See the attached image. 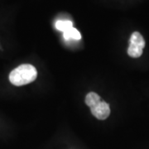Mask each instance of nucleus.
I'll use <instances>...</instances> for the list:
<instances>
[{
  "instance_id": "nucleus-1",
  "label": "nucleus",
  "mask_w": 149,
  "mask_h": 149,
  "mask_svg": "<svg viewBox=\"0 0 149 149\" xmlns=\"http://www.w3.org/2000/svg\"><path fill=\"white\" fill-rule=\"evenodd\" d=\"M37 71L36 68L29 64L19 65L9 74V80L13 85L22 86L32 83L37 79Z\"/></svg>"
},
{
  "instance_id": "nucleus-2",
  "label": "nucleus",
  "mask_w": 149,
  "mask_h": 149,
  "mask_svg": "<svg viewBox=\"0 0 149 149\" xmlns=\"http://www.w3.org/2000/svg\"><path fill=\"white\" fill-rule=\"evenodd\" d=\"M144 47L145 41L143 36L138 32H133L129 40V47L128 48V56L133 58L141 56Z\"/></svg>"
},
{
  "instance_id": "nucleus-3",
  "label": "nucleus",
  "mask_w": 149,
  "mask_h": 149,
  "mask_svg": "<svg viewBox=\"0 0 149 149\" xmlns=\"http://www.w3.org/2000/svg\"><path fill=\"white\" fill-rule=\"evenodd\" d=\"M91 110L92 114L100 120L106 119L110 114V108L109 104L102 100L98 102L94 106L91 107Z\"/></svg>"
},
{
  "instance_id": "nucleus-4",
  "label": "nucleus",
  "mask_w": 149,
  "mask_h": 149,
  "mask_svg": "<svg viewBox=\"0 0 149 149\" xmlns=\"http://www.w3.org/2000/svg\"><path fill=\"white\" fill-rule=\"evenodd\" d=\"M63 37L65 41H70V40H80L81 39V35L80 32L74 27H70L67 31L63 32Z\"/></svg>"
},
{
  "instance_id": "nucleus-5",
  "label": "nucleus",
  "mask_w": 149,
  "mask_h": 149,
  "mask_svg": "<svg viewBox=\"0 0 149 149\" xmlns=\"http://www.w3.org/2000/svg\"><path fill=\"white\" fill-rule=\"evenodd\" d=\"M100 100H101L100 96L97 95L96 93H94V92L89 93L85 97V104L90 108L94 106L95 104H97L98 102H100Z\"/></svg>"
},
{
  "instance_id": "nucleus-6",
  "label": "nucleus",
  "mask_w": 149,
  "mask_h": 149,
  "mask_svg": "<svg viewBox=\"0 0 149 149\" xmlns=\"http://www.w3.org/2000/svg\"><path fill=\"white\" fill-rule=\"evenodd\" d=\"M72 27H73V23L70 20H59L56 22V28L62 32L67 31Z\"/></svg>"
}]
</instances>
